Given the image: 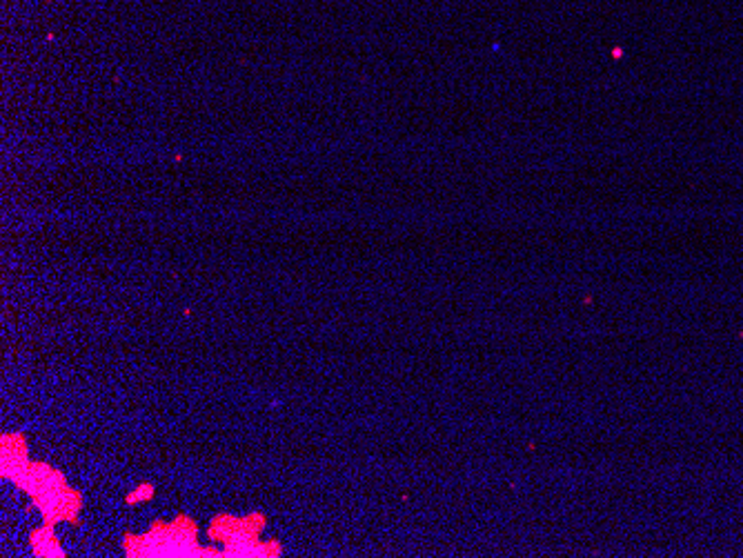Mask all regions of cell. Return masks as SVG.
Masks as SVG:
<instances>
[{
	"mask_svg": "<svg viewBox=\"0 0 743 558\" xmlns=\"http://www.w3.org/2000/svg\"><path fill=\"white\" fill-rule=\"evenodd\" d=\"M29 463L27 443L20 434H3L0 440V474L7 481H14L18 472Z\"/></svg>",
	"mask_w": 743,
	"mask_h": 558,
	"instance_id": "cell-2",
	"label": "cell"
},
{
	"mask_svg": "<svg viewBox=\"0 0 743 558\" xmlns=\"http://www.w3.org/2000/svg\"><path fill=\"white\" fill-rule=\"evenodd\" d=\"M281 552H283L281 543H276V540L265 543V558H276V556H281Z\"/></svg>",
	"mask_w": 743,
	"mask_h": 558,
	"instance_id": "cell-7",
	"label": "cell"
},
{
	"mask_svg": "<svg viewBox=\"0 0 743 558\" xmlns=\"http://www.w3.org/2000/svg\"><path fill=\"white\" fill-rule=\"evenodd\" d=\"M239 529H241V518L220 514V516L214 518V523H212V527H210V536H212L214 540L225 543V540L234 534V531H239Z\"/></svg>",
	"mask_w": 743,
	"mask_h": 558,
	"instance_id": "cell-4",
	"label": "cell"
},
{
	"mask_svg": "<svg viewBox=\"0 0 743 558\" xmlns=\"http://www.w3.org/2000/svg\"><path fill=\"white\" fill-rule=\"evenodd\" d=\"M32 547H34V556H41V558H65L67 556L62 552L58 538L54 536V527L51 525H45V527L34 531Z\"/></svg>",
	"mask_w": 743,
	"mask_h": 558,
	"instance_id": "cell-3",
	"label": "cell"
},
{
	"mask_svg": "<svg viewBox=\"0 0 743 558\" xmlns=\"http://www.w3.org/2000/svg\"><path fill=\"white\" fill-rule=\"evenodd\" d=\"M34 503H36V508L41 510V514L45 518V525H51V527L60 521L76 523V516H78V512H81V505H83L81 494L74 491L69 485L54 489V491H47V494L34 498Z\"/></svg>",
	"mask_w": 743,
	"mask_h": 558,
	"instance_id": "cell-1",
	"label": "cell"
},
{
	"mask_svg": "<svg viewBox=\"0 0 743 558\" xmlns=\"http://www.w3.org/2000/svg\"><path fill=\"white\" fill-rule=\"evenodd\" d=\"M265 527V516L263 514H252L247 518H241V529L243 531H250V534H260V529Z\"/></svg>",
	"mask_w": 743,
	"mask_h": 558,
	"instance_id": "cell-5",
	"label": "cell"
},
{
	"mask_svg": "<svg viewBox=\"0 0 743 558\" xmlns=\"http://www.w3.org/2000/svg\"><path fill=\"white\" fill-rule=\"evenodd\" d=\"M154 496V487L149 483H142L138 489H134L132 494L127 496V503L129 505H136V503H142V501H149Z\"/></svg>",
	"mask_w": 743,
	"mask_h": 558,
	"instance_id": "cell-6",
	"label": "cell"
}]
</instances>
